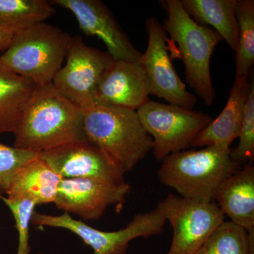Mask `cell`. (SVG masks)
I'll return each instance as SVG.
<instances>
[{
  "label": "cell",
  "mask_w": 254,
  "mask_h": 254,
  "mask_svg": "<svg viewBox=\"0 0 254 254\" xmlns=\"http://www.w3.org/2000/svg\"><path fill=\"white\" fill-rule=\"evenodd\" d=\"M83 117L53 84L37 86L15 131L14 146L40 154L84 139Z\"/></svg>",
  "instance_id": "6da1fadb"
},
{
  "label": "cell",
  "mask_w": 254,
  "mask_h": 254,
  "mask_svg": "<svg viewBox=\"0 0 254 254\" xmlns=\"http://www.w3.org/2000/svg\"><path fill=\"white\" fill-rule=\"evenodd\" d=\"M83 111L85 136L124 173L131 171L153 150L151 137L136 111L95 103Z\"/></svg>",
  "instance_id": "7a4b0ae2"
},
{
  "label": "cell",
  "mask_w": 254,
  "mask_h": 254,
  "mask_svg": "<svg viewBox=\"0 0 254 254\" xmlns=\"http://www.w3.org/2000/svg\"><path fill=\"white\" fill-rule=\"evenodd\" d=\"M230 153L231 149L208 146L172 153L163 160L158 172L159 180L183 198L215 201L222 182L241 168Z\"/></svg>",
  "instance_id": "3957f363"
},
{
  "label": "cell",
  "mask_w": 254,
  "mask_h": 254,
  "mask_svg": "<svg viewBox=\"0 0 254 254\" xmlns=\"http://www.w3.org/2000/svg\"><path fill=\"white\" fill-rule=\"evenodd\" d=\"M161 4L167 14L163 27L178 46L187 83L210 106L215 99L210 60L222 38L213 28L195 22L184 9L181 0H165Z\"/></svg>",
  "instance_id": "277c9868"
},
{
  "label": "cell",
  "mask_w": 254,
  "mask_h": 254,
  "mask_svg": "<svg viewBox=\"0 0 254 254\" xmlns=\"http://www.w3.org/2000/svg\"><path fill=\"white\" fill-rule=\"evenodd\" d=\"M72 37L60 28L38 23L15 33L0 60L36 86L52 84L63 66Z\"/></svg>",
  "instance_id": "5b68a950"
},
{
  "label": "cell",
  "mask_w": 254,
  "mask_h": 254,
  "mask_svg": "<svg viewBox=\"0 0 254 254\" xmlns=\"http://www.w3.org/2000/svg\"><path fill=\"white\" fill-rule=\"evenodd\" d=\"M136 113L153 139L152 150L158 160L190 146L195 137L213 120L208 114L150 100Z\"/></svg>",
  "instance_id": "8992f818"
},
{
  "label": "cell",
  "mask_w": 254,
  "mask_h": 254,
  "mask_svg": "<svg viewBox=\"0 0 254 254\" xmlns=\"http://www.w3.org/2000/svg\"><path fill=\"white\" fill-rule=\"evenodd\" d=\"M165 222L158 208L137 214L125 228L115 232L97 230L81 220H75L67 213L54 216L34 212L31 218V224L36 226L58 227L73 232L93 249V254H127L131 241L159 235L163 232Z\"/></svg>",
  "instance_id": "52a82bcc"
},
{
  "label": "cell",
  "mask_w": 254,
  "mask_h": 254,
  "mask_svg": "<svg viewBox=\"0 0 254 254\" xmlns=\"http://www.w3.org/2000/svg\"><path fill=\"white\" fill-rule=\"evenodd\" d=\"M157 208L173 229L167 254H194L225 222V215L215 201H198L170 193Z\"/></svg>",
  "instance_id": "ba28073f"
},
{
  "label": "cell",
  "mask_w": 254,
  "mask_h": 254,
  "mask_svg": "<svg viewBox=\"0 0 254 254\" xmlns=\"http://www.w3.org/2000/svg\"><path fill=\"white\" fill-rule=\"evenodd\" d=\"M65 60L52 84L73 104L86 110L95 104L98 84L115 60L108 52L87 46L81 37L75 36Z\"/></svg>",
  "instance_id": "9c48e42d"
},
{
  "label": "cell",
  "mask_w": 254,
  "mask_h": 254,
  "mask_svg": "<svg viewBox=\"0 0 254 254\" xmlns=\"http://www.w3.org/2000/svg\"><path fill=\"white\" fill-rule=\"evenodd\" d=\"M148 46L138 63L150 82V95L166 100L168 104L193 110L196 97L187 91L174 66L168 53V38L158 18L150 16L145 22Z\"/></svg>",
  "instance_id": "30bf717a"
},
{
  "label": "cell",
  "mask_w": 254,
  "mask_h": 254,
  "mask_svg": "<svg viewBox=\"0 0 254 254\" xmlns=\"http://www.w3.org/2000/svg\"><path fill=\"white\" fill-rule=\"evenodd\" d=\"M131 190L126 182L115 184L93 178L62 179L55 204L64 213L86 220H98L110 205H122Z\"/></svg>",
  "instance_id": "8fae6325"
},
{
  "label": "cell",
  "mask_w": 254,
  "mask_h": 254,
  "mask_svg": "<svg viewBox=\"0 0 254 254\" xmlns=\"http://www.w3.org/2000/svg\"><path fill=\"white\" fill-rule=\"evenodd\" d=\"M57 5L71 11L80 29L87 36L103 41L115 60L138 62L142 53L132 45L113 12L100 0H53Z\"/></svg>",
  "instance_id": "7c38bea8"
},
{
  "label": "cell",
  "mask_w": 254,
  "mask_h": 254,
  "mask_svg": "<svg viewBox=\"0 0 254 254\" xmlns=\"http://www.w3.org/2000/svg\"><path fill=\"white\" fill-rule=\"evenodd\" d=\"M63 179L93 178L124 183L125 173L87 138L38 154Z\"/></svg>",
  "instance_id": "4fadbf2b"
},
{
  "label": "cell",
  "mask_w": 254,
  "mask_h": 254,
  "mask_svg": "<svg viewBox=\"0 0 254 254\" xmlns=\"http://www.w3.org/2000/svg\"><path fill=\"white\" fill-rule=\"evenodd\" d=\"M150 95L149 80L138 62L114 60L98 84L95 103L136 111Z\"/></svg>",
  "instance_id": "5bb4252c"
},
{
  "label": "cell",
  "mask_w": 254,
  "mask_h": 254,
  "mask_svg": "<svg viewBox=\"0 0 254 254\" xmlns=\"http://www.w3.org/2000/svg\"><path fill=\"white\" fill-rule=\"evenodd\" d=\"M252 86L248 77L235 78L228 100L221 113L200 131L190 146H213L220 149L230 147L240 134L244 110Z\"/></svg>",
  "instance_id": "9a60e30c"
},
{
  "label": "cell",
  "mask_w": 254,
  "mask_h": 254,
  "mask_svg": "<svg viewBox=\"0 0 254 254\" xmlns=\"http://www.w3.org/2000/svg\"><path fill=\"white\" fill-rule=\"evenodd\" d=\"M215 201L230 221L254 231V167L251 163L227 177L217 190Z\"/></svg>",
  "instance_id": "2e32d148"
},
{
  "label": "cell",
  "mask_w": 254,
  "mask_h": 254,
  "mask_svg": "<svg viewBox=\"0 0 254 254\" xmlns=\"http://www.w3.org/2000/svg\"><path fill=\"white\" fill-rule=\"evenodd\" d=\"M62 179L38 156L18 170L5 194L31 200L36 205L55 203Z\"/></svg>",
  "instance_id": "e0dca14e"
},
{
  "label": "cell",
  "mask_w": 254,
  "mask_h": 254,
  "mask_svg": "<svg viewBox=\"0 0 254 254\" xmlns=\"http://www.w3.org/2000/svg\"><path fill=\"white\" fill-rule=\"evenodd\" d=\"M182 6L201 26L213 27L234 51L238 46L237 0H181Z\"/></svg>",
  "instance_id": "ac0fdd59"
},
{
  "label": "cell",
  "mask_w": 254,
  "mask_h": 254,
  "mask_svg": "<svg viewBox=\"0 0 254 254\" xmlns=\"http://www.w3.org/2000/svg\"><path fill=\"white\" fill-rule=\"evenodd\" d=\"M36 88L0 60V134L15 133Z\"/></svg>",
  "instance_id": "d6986e66"
},
{
  "label": "cell",
  "mask_w": 254,
  "mask_h": 254,
  "mask_svg": "<svg viewBox=\"0 0 254 254\" xmlns=\"http://www.w3.org/2000/svg\"><path fill=\"white\" fill-rule=\"evenodd\" d=\"M55 13L46 0H0V28L21 31L44 22Z\"/></svg>",
  "instance_id": "ffe728a7"
},
{
  "label": "cell",
  "mask_w": 254,
  "mask_h": 254,
  "mask_svg": "<svg viewBox=\"0 0 254 254\" xmlns=\"http://www.w3.org/2000/svg\"><path fill=\"white\" fill-rule=\"evenodd\" d=\"M194 254H254V231L222 222Z\"/></svg>",
  "instance_id": "44dd1931"
},
{
  "label": "cell",
  "mask_w": 254,
  "mask_h": 254,
  "mask_svg": "<svg viewBox=\"0 0 254 254\" xmlns=\"http://www.w3.org/2000/svg\"><path fill=\"white\" fill-rule=\"evenodd\" d=\"M238 46L235 78L248 77L254 64V1L237 0Z\"/></svg>",
  "instance_id": "7402d4cb"
},
{
  "label": "cell",
  "mask_w": 254,
  "mask_h": 254,
  "mask_svg": "<svg viewBox=\"0 0 254 254\" xmlns=\"http://www.w3.org/2000/svg\"><path fill=\"white\" fill-rule=\"evenodd\" d=\"M238 145L231 149V158L240 165L253 163L254 160V84L252 81L250 94L246 103Z\"/></svg>",
  "instance_id": "603a6c76"
},
{
  "label": "cell",
  "mask_w": 254,
  "mask_h": 254,
  "mask_svg": "<svg viewBox=\"0 0 254 254\" xmlns=\"http://www.w3.org/2000/svg\"><path fill=\"white\" fill-rule=\"evenodd\" d=\"M0 199L7 205L14 216L18 233V245L16 254H30V223L36 204L31 200L21 198H8L0 195Z\"/></svg>",
  "instance_id": "cb8c5ba5"
},
{
  "label": "cell",
  "mask_w": 254,
  "mask_h": 254,
  "mask_svg": "<svg viewBox=\"0 0 254 254\" xmlns=\"http://www.w3.org/2000/svg\"><path fill=\"white\" fill-rule=\"evenodd\" d=\"M38 156V154L33 152L0 143V195L6 193L18 170Z\"/></svg>",
  "instance_id": "d4e9b609"
},
{
  "label": "cell",
  "mask_w": 254,
  "mask_h": 254,
  "mask_svg": "<svg viewBox=\"0 0 254 254\" xmlns=\"http://www.w3.org/2000/svg\"><path fill=\"white\" fill-rule=\"evenodd\" d=\"M16 31L0 28V52L4 51L9 46Z\"/></svg>",
  "instance_id": "484cf974"
}]
</instances>
